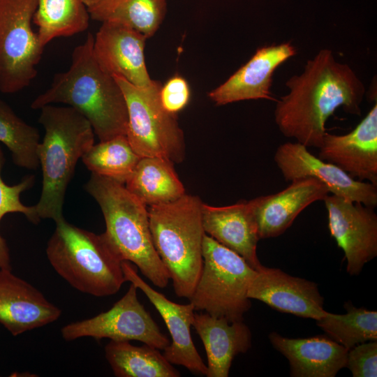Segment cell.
Wrapping results in <instances>:
<instances>
[{
    "label": "cell",
    "instance_id": "cell-1",
    "mask_svg": "<svg viewBox=\"0 0 377 377\" xmlns=\"http://www.w3.org/2000/svg\"><path fill=\"white\" fill-rule=\"evenodd\" d=\"M286 86L289 92L276 100L275 122L284 136L306 147H320L326 121L339 107L348 114H361L364 84L329 49L309 59L303 72L290 77Z\"/></svg>",
    "mask_w": 377,
    "mask_h": 377
},
{
    "label": "cell",
    "instance_id": "cell-2",
    "mask_svg": "<svg viewBox=\"0 0 377 377\" xmlns=\"http://www.w3.org/2000/svg\"><path fill=\"white\" fill-rule=\"evenodd\" d=\"M94 39L88 33L84 43L74 48L69 68L54 75L49 88L35 98L31 108L68 105L80 112L99 140L104 141L126 135L128 112L121 87L94 57Z\"/></svg>",
    "mask_w": 377,
    "mask_h": 377
},
{
    "label": "cell",
    "instance_id": "cell-3",
    "mask_svg": "<svg viewBox=\"0 0 377 377\" xmlns=\"http://www.w3.org/2000/svg\"><path fill=\"white\" fill-rule=\"evenodd\" d=\"M84 189L98 204L105 222L103 234L120 259L135 264L156 286L166 287L170 276L152 241L147 205L124 184L95 173Z\"/></svg>",
    "mask_w": 377,
    "mask_h": 377
},
{
    "label": "cell",
    "instance_id": "cell-4",
    "mask_svg": "<svg viewBox=\"0 0 377 377\" xmlns=\"http://www.w3.org/2000/svg\"><path fill=\"white\" fill-rule=\"evenodd\" d=\"M40 110L38 122L45 129L38 147L43 182L34 206L40 219L55 221L64 216L67 187L78 160L94 144L95 133L89 121L71 107L50 104Z\"/></svg>",
    "mask_w": 377,
    "mask_h": 377
},
{
    "label": "cell",
    "instance_id": "cell-5",
    "mask_svg": "<svg viewBox=\"0 0 377 377\" xmlns=\"http://www.w3.org/2000/svg\"><path fill=\"white\" fill-rule=\"evenodd\" d=\"M202 203L198 196L185 193L148 209L154 247L179 297L190 298L202 269Z\"/></svg>",
    "mask_w": 377,
    "mask_h": 377
},
{
    "label": "cell",
    "instance_id": "cell-6",
    "mask_svg": "<svg viewBox=\"0 0 377 377\" xmlns=\"http://www.w3.org/2000/svg\"><path fill=\"white\" fill-rule=\"evenodd\" d=\"M55 223L46 255L56 272L80 292L95 297L117 293L126 281L123 261L104 235L78 228L64 216Z\"/></svg>",
    "mask_w": 377,
    "mask_h": 377
},
{
    "label": "cell",
    "instance_id": "cell-7",
    "mask_svg": "<svg viewBox=\"0 0 377 377\" xmlns=\"http://www.w3.org/2000/svg\"><path fill=\"white\" fill-rule=\"evenodd\" d=\"M203 265L189 298L195 311H204L230 322L243 320L251 306L247 296L256 270L238 253L205 233Z\"/></svg>",
    "mask_w": 377,
    "mask_h": 377
},
{
    "label": "cell",
    "instance_id": "cell-8",
    "mask_svg": "<svg viewBox=\"0 0 377 377\" xmlns=\"http://www.w3.org/2000/svg\"><path fill=\"white\" fill-rule=\"evenodd\" d=\"M124 96L128 112L126 137L140 157L158 156L173 163L185 156L184 133L176 114L162 106L161 84L154 80L147 87L133 85L114 76Z\"/></svg>",
    "mask_w": 377,
    "mask_h": 377
},
{
    "label": "cell",
    "instance_id": "cell-9",
    "mask_svg": "<svg viewBox=\"0 0 377 377\" xmlns=\"http://www.w3.org/2000/svg\"><path fill=\"white\" fill-rule=\"evenodd\" d=\"M37 0H0V91L15 94L37 75L43 47L32 28Z\"/></svg>",
    "mask_w": 377,
    "mask_h": 377
},
{
    "label": "cell",
    "instance_id": "cell-10",
    "mask_svg": "<svg viewBox=\"0 0 377 377\" xmlns=\"http://www.w3.org/2000/svg\"><path fill=\"white\" fill-rule=\"evenodd\" d=\"M138 287L131 283L125 295L107 311L69 323L61 330L66 341L82 337L103 338L116 341H139L163 350L170 343L151 315L140 302Z\"/></svg>",
    "mask_w": 377,
    "mask_h": 377
},
{
    "label": "cell",
    "instance_id": "cell-11",
    "mask_svg": "<svg viewBox=\"0 0 377 377\" xmlns=\"http://www.w3.org/2000/svg\"><path fill=\"white\" fill-rule=\"evenodd\" d=\"M332 237L345 254L346 270L358 275L377 256V215L374 208L334 195L323 200Z\"/></svg>",
    "mask_w": 377,
    "mask_h": 377
},
{
    "label": "cell",
    "instance_id": "cell-12",
    "mask_svg": "<svg viewBox=\"0 0 377 377\" xmlns=\"http://www.w3.org/2000/svg\"><path fill=\"white\" fill-rule=\"evenodd\" d=\"M274 161L286 181L313 177L324 184L332 195L373 208L377 205V186L353 178L334 164L314 156L298 142L279 145Z\"/></svg>",
    "mask_w": 377,
    "mask_h": 377
},
{
    "label": "cell",
    "instance_id": "cell-13",
    "mask_svg": "<svg viewBox=\"0 0 377 377\" xmlns=\"http://www.w3.org/2000/svg\"><path fill=\"white\" fill-rule=\"evenodd\" d=\"M247 296L276 311L304 318L316 320L327 312L317 283L263 265L256 270Z\"/></svg>",
    "mask_w": 377,
    "mask_h": 377
},
{
    "label": "cell",
    "instance_id": "cell-14",
    "mask_svg": "<svg viewBox=\"0 0 377 377\" xmlns=\"http://www.w3.org/2000/svg\"><path fill=\"white\" fill-rule=\"evenodd\" d=\"M126 281L134 283L149 300L163 318L172 337V342L163 349V355L172 364L181 365L195 374L205 375L207 365L202 361L191 334L195 309L191 302L180 304L168 300L155 290L138 274L128 261H123Z\"/></svg>",
    "mask_w": 377,
    "mask_h": 377
},
{
    "label": "cell",
    "instance_id": "cell-15",
    "mask_svg": "<svg viewBox=\"0 0 377 377\" xmlns=\"http://www.w3.org/2000/svg\"><path fill=\"white\" fill-rule=\"evenodd\" d=\"M318 158L334 164L353 178L377 186V104L345 135L325 133Z\"/></svg>",
    "mask_w": 377,
    "mask_h": 377
},
{
    "label": "cell",
    "instance_id": "cell-16",
    "mask_svg": "<svg viewBox=\"0 0 377 377\" xmlns=\"http://www.w3.org/2000/svg\"><path fill=\"white\" fill-rule=\"evenodd\" d=\"M147 38L120 23L104 22L94 39V57L103 71L138 87L151 84L145 63Z\"/></svg>",
    "mask_w": 377,
    "mask_h": 377
},
{
    "label": "cell",
    "instance_id": "cell-17",
    "mask_svg": "<svg viewBox=\"0 0 377 377\" xmlns=\"http://www.w3.org/2000/svg\"><path fill=\"white\" fill-rule=\"evenodd\" d=\"M297 53L289 42L258 48L250 59L226 82L209 92L216 105L246 100L275 101L271 94L275 70Z\"/></svg>",
    "mask_w": 377,
    "mask_h": 377
},
{
    "label": "cell",
    "instance_id": "cell-18",
    "mask_svg": "<svg viewBox=\"0 0 377 377\" xmlns=\"http://www.w3.org/2000/svg\"><path fill=\"white\" fill-rule=\"evenodd\" d=\"M61 311L11 269H0V324L13 336L50 324Z\"/></svg>",
    "mask_w": 377,
    "mask_h": 377
},
{
    "label": "cell",
    "instance_id": "cell-19",
    "mask_svg": "<svg viewBox=\"0 0 377 377\" xmlns=\"http://www.w3.org/2000/svg\"><path fill=\"white\" fill-rule=\"evenodd\" d=\"M283 190L250 201L260 239L282 235L297 216L314 202L330 194L324 184L313 177L295 179Z\"/></svg>",
    "mask_w": 377,
    "mask_h": 377
},
{
    "label": "cell",
    "instance_id": "cell-20",
    "mask_svg": "<svg viewBox=\"0 0 377 377\" xmlns=\"http://www.w3.org/2000/svg\"><path fill=\"white\" fill-rule=\"evenodd\" d=\"M202 222L207 235L238 253L252 268L262 265L257 255L260 239L249 200L223 207L202 203Z\"/></svg>",
    "mask_w": 377,
    "mask_h": 377
},
{
    "label": "cell",
    "instance_id": "cell-21",
    "mask_svg": "<svg viewBox=\"0 0 377 377\" xmlns=\"http://www.w3.org/2000/svg\"><path fill=\"white\" fill-rule=\"evenodd\" d=\"M268 337L288 359L292 377H334L346 367L348 350L328 336L290 339L272 332Z\"/></svg>",
    "mask_w": 377,
    "mask_h": 377
},
{
    "label": "cell",
    "instance_id": "cell-22",
    "mask_svg": "<svg viewBox=\"0 0 377 377\" xmlns=\"http://www.w3.org/2000/svg\"><path fill=\"white\" fill-rule=\"evenodd\" d=\"M192 326L206 350L207 377H228L234 357L251 346V330L242 320L195 313Z\"/></svg>",
    "mask_w": 377,
    "mask_h": 377
},
{
    "label": "cell",
    "instance_id": "cell-23",
    "mask_svg": "<svg viewBox=\"0 0 377 377\" xmlns=\"http://www.w3.org/2000/svg\"><path fill=\"white\" fill-rule=\"evenodd\" d=\"M124 185L149 207L173 202L185 194L173 163L158 156L141 157Z\"/></svg>",
    "mask_w": 377,
    "mask_h": 377
},
{
    "label": "cell",
    "instance_id": "cell-24",
    "mask_svg": "<svg viewBox=\"0 0 377 377\" xmlns=\"http://www.w3.org/2000/svg\"><path fill=\"white\" fill-rule=\"evenodd\" d=\"M159 349L130 341H111L105 347V356L117 377H179L180 373Z\"/></svg>",
    "mask_w": 377,
    "mask_h": 377
},
{
    "label": "cell",
    "instance_id": "cell-25",
    "mask_svg": "<svg viewBox=\"0 0 377 377\" xmlns=\"http://www.w3.org/2000/svg\"><path fill=\"white\" fill-rule=\"evenodd\" d=\"M88 10L94 20L120 23L147 39L163 22L167 3L166 0H102Z\"/></svg>",
    "mask_w": 377,
    "mask_h": 377
},
{
    "label": "cell",
    "instance_id": "cell-26",
    "mask_svg": "<svg viewBox=\"0 0 377 377\" xmlns=\"http://www.w3.org/2000/svg\"><path fill=\"white\" fill-rule=\"evenodd\" d=\"M89 13L83 0H37L33 23L40 43L45 47L59 37H69L87 29Z\"/></svg>",
    "mask_w": 377,
    "mask_h": 377
},
{
    "label": "cell",
    "instance_id": "cell-27",
    "mask_svg": "<svg viewBox=\"0 0 377 377\" xmlns=\"http://www.w3.org/2000/svg\"><path fill=\"white\" fill-rule=\"evenodd\" d=\"M140 158L126 135H121L94 144L81 158L92 173L125 184Z\"/></svg>",
    "mask_w": 377,
    "mask_h": 377
},
{
    "label": "cell",
    "instance_id": "cell-28",
    "mask_svg": "<svg viewBox=\"0 0 377 377\" xmlns=\"http://www.w3.org/2000/svg\"><path fill=\"white\" fill-rule=\"evenodd\" d=\"M346 313L326 312L316 325L332 339L348 350L369 341H377V311L357 308L350 302L344 304Z\"/></svg>",
    "mask_w": 377,
    "mask_h": 377
},
{
    "label": "cell",
    "instance_id": "cell-29",
    "mask_svg": "<svg viewBox=\"0 0 377 377\" xmlns=\"http://www.w3.org/2000/svg\"><path fill=\"white\" fill-rule=\"evenodd\" d=\"M0 142L10 151L13 162L18 167L28 170L39 167L38 129L20 118L1 98Z\"/></svg>",
    "mask_w": 377,
    "mask_h": 377
},
{
    "label": "cell",
    "instance_id": "cell-30",
    "mask_svg": "<svg viewBox=\"0 0 377 377\" xmlns=\"http://www.w3.org/2000/svg\"><path fill=\"white\" fill-rule=\"evenodd\" d=\"M5 162L2 149L0 147V222L8 213H21L34 224L40 221L35 206H26L20 200L24 191L31 188L35 182L34 175H27L15 185L6 184L1 177V170ZM0 269H11L10 252L6 240L0 232Z\"/></svg>",
    "mask_w": 377,
    "mask_h": 377
},
{
    "label": "cell",
    "instance_id": "cell-31",
    "mask_svg": "<svg viewBox=\"0 0 377 377\" xmlns=\"http://www.w3.org/2000/svg\"><path fill=\"white\" fill-rule=\"evenodd\" d=\"M346 367L353 377H376L377 341L362 343L350 348Z\"/></svg>",
    "mask_w": 377,
    "mask_h": 377
},
{
    "label": "cell",
    "instance_id": "cell-32",
    "mask_svg": "<svg viewBox=\"0 0 377 377\" xmlns=\"http://www.w3.org/2000/svg\"><path fill=\"white\" fill-rule=\"evenodd\" d=\"M159 97L163 108L169 113L177 114L189 102L191 90L188 82L179 75L172 76L161 86Z\"/></svg>",
    "mask_w": 377,
    "mask_h": 377
},
{
    "label": "cell",
    "instance_id": "cell-33",
    "mask_svg": "<svg viewBox=\"0 0 377 377\" xmlns=\"http://www.w3.org/2000/svg\"><path fill=\"white\" fill-rule=\"evenodd\" d=\"M102 0H83L85 5L87 6V8H91L97 3H98Z\"/></svg>",
    "mask_w": 377,
    "mask_h": 377
}]
</instances>
